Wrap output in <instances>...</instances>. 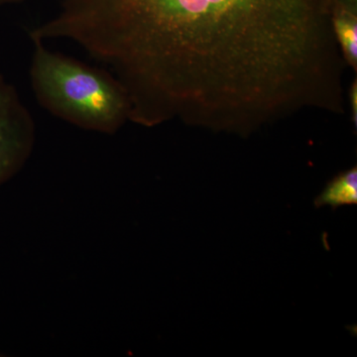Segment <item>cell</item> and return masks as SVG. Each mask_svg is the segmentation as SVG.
Returning a JSON list of instances; mask_svg holds the SVG:
<instances>
[{"label":"cell","instance_id":"obj_1","mask_svg":"<svg viewBox=\"0 0 357 357\" xmlns=\"http://www.w3.org/2000/svg\"><path fill=\"white\" fill-rule=\"evenodd\" d=\"M50 38L81 46L147 126L241 134L314 109L340 86L333 0H60Z\"/></svg>","mask_w":357,"mask_h":357},{"label":"cell","instance_id":"obj_5","mask_svg":"<svg viewBox=\"0 0 357 357\" xmlns=\"http://www.w3.org/2000/svg\"><path fill=\"white\" fill-rule=\"evenodd\" d=\"M314 206H331L333 210L342 206L357 204V168L344 171L326 184L324 191L314 199Z\"/></svg>","mask_w":357,"mask_h":357},{"label":"cell","instance_id":"obj_2","mask_svg":"<svg viewBox=\"0 0 357 357\" xmlns=\"http://www.w3.org/2000/svg\"><path fill=\"white\" fill-rule=\"evenodd\" d=\"M33 93L41 107L86 130L116 133L129 121L126 91L107 70L91 67L32 41Z\"/></svg>","mask_w":357,"mask_h":357},{"label":"cell","instance_id":"obj_7","mask_svg":"<svg viewBox=\"0 0 357 357\" xmlns=\"http://www.w3.org/2000/svg\"><path fill=\"white\" fill-rule=\"evenodd\" d=\"M21 1H23V0H0V6H3V4L18 3V2Z\"/></svg>","mask_w":357,"mask_h":357},{"label":"cell","instance_id":"obj_6","mask_svg":"<svg viewBox=\"0 0 357 357\" xmlns=\"http://www.w3.org/2000/svg\"><path fill=\"white\" fill-rule=\"evenodd\" d=\"M349 100H351V107H354V123L356 124L357 121V109H356V100H357V88L356 83L354 82V84H352L351 91H349Z\"/></svg>","mask_w":357,"mask_h":357},{"label":"cell","instance_id":"obj_4","mask_svg":"<svg viewBox=\"0 0 357 357\" xmlns=\"http://www.w3.org/2000/svg\"><path fill=\"white\" fill-rule=\"evenodd\" d=\"M332 26L342 59L349 67L357 68V9L333 6Z\"/></svg>","mask_w":357,"mask_h":357},{"label":"cell","instance_id":"obj_3","mask_svg":"<svg viewBox=\"0 0 357 357\" xmlns=\"http://www.w3.org/2000/svg\"><path fill=\"white\" fill-rule=\"evenodd\" d=\"M36 126L17 89L0 75V185L13 178L31 156Z\"/></svg>","mask_w":357,"mask_h":357}]
</instances>
